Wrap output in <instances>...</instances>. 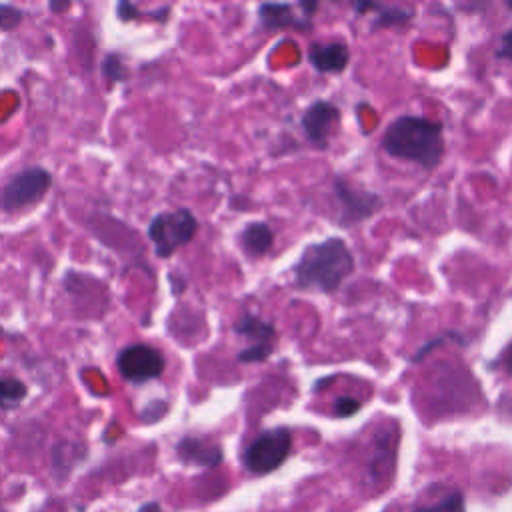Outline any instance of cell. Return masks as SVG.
Returning <instances> with one entry per match:
<instances>
[{"mask_svg": "<svg viewBox=\"0 0 512 512\" xmlns=\"http://www.w3.org/2000/svg\"><path fill=\"white\" fill-rule=\"evenodd\" d=\"M26 398V386L16 378H0V408H16Z\"/></svg>", "mask_w": 512, "mask_h": 512, "instance_id": "cell-14", "label": "cell"}, {"mask_svg": "<svg viewBox=\"0 0 512 512\" xmlns=\"http://www.w3.org/2000/svg\"><path fill=\"white\" fill-rule=\"evenodd\" d=\"M118 372L130 382H146L164 372V356L146 344H132L118 356Z\"/></svg>", "mask_w": 512, "mask_h": 512, "instance_id": "cell-6", "label": "cell"}, {"mask_svg": "<svg viewBox=\"0 0 512 512\" xmlns=\"http://www.w3.org/2000/svg\"><path fill=\"white\" fill-rule=\"evenodd\" d=\"M308 58L318 72H342L348 64L350 54L344 44L328 42V44H312Z\"/></svg>", "mask_w": 512, "mask_h": 512, "instance_id": "cell-10", "label": "cell"}, {"mask_svg": "<svg viewBox=\"0 0 512 512\" xmlns=\"http://www.w3.org/2000/svg\"><path fill=\"white\" fill-rule=\"evenodd\" d=\"M354 270L350 248L340 238L310 244L294 266V280L302 290L334 292Z\"/></svg>", "mask_w": 512, "mask_h": 512, "instance_id": "cell-2", "label": "cell"}, {"mask_svg": "<svg viewBox=\"0 0 512 512\" xmlns=\"http://www.w3.org/2000/svg\"><path fill=\"white\" fill-rule=\"evenodd\" d=\"M360 408V402L356 398H338L334 404V414L336 416H350Z\"/></svg>", "mask_w": 512, "mask_h": 512, "instance_id": "cell-19", "label": "cell"}, {"mask_svg": "<svg viewBox=\"0 0 512 512\" xmlns=\"http://www.w3.org/2000/svg\"><path fill=\"white\" fill-rule=\"evenodd\" d=\"M258 14L266 28L300 26L298 18H294V14H292V6H288V4H262Z\"/></svg>", "mask_w": 512, "mask_h": 512, "instance_id": "cell-13", "label": "cell"}, {"mask_svg": "<svg viewBox=\"0 0 512 512\" xmlns=\"http://www.w3.org/2000/svg\"><path fill=\"white\" fill-rule=\"evenodd\" d=\"M68 8H70V2H50L52 12H62V10H68Z\"/></svg>", "mask_w": 512, "mask_h": 512, "instance_id": "cell-23", "label": "cell"}, {"mask_svg": "<svg viewBox=\"0 0 512 512\" xmlns=\"http://www.w3.org/2000/svg\"><path fill=\"white\" fill-rule=\"evenodd\" d=\"M52 176L40 166L18 172L2 190L0 204L4 210H18L32 202H38L50 188Z\"/></svg>", "mask_w": 512, "mask_h": 512, "instance_id": "cell-5", "label": "cell"}, {"mask_svg": "<svg viewBox=\"0 0 512 512\" xmlns=\"http://www.w3.org/2000/svg\"><path fill=\"white\" fill-rule=\"evenodd\" d=\"M418 512H462V498H460V494H452V496L444 498L442 502H438L436 506L422 508Z\"/></svg>", "mask_w": 512, "mask_h": 512, "instance_id": "cell-16", "label": "cell"}, {"mask_svg": "<svg viewBox=\"0 0 512 512\" xmlns=\"http://www.w3.org/2000/svg\"><path fill=\"white\" fill-rule=\"evenodd\" d=\"M140 512H158V506H156V504H148V506H144Z\"/></svg>", "mask_w": 512, "mask_h": 512, "instance_id": "cell-24", "label": "cell"}, {"mask_svg": "<svg viewBox=\"0 0 512 512\" xmlns=\"http://www.w3.org/2000/svg\"><path fill=\"white\" fill-rule=\"evenodd\" d=\"M178 452L184 460L200 462V464H216L220 460V450L216 446H208L198 438H184L178 444Z\"/></svg>", "mask_w": 512, "mask_h": 512, "instance_id": "cell-12", "label": "cell"}, {"mask_svg": "<svg viewBox=\"0 0 512 512\" xmlns=\"http://www.w3.org/2000/svg\"><path fill=\"white\" fill-rule=\"evenodd\" d=\"M118 16L122 20H134L138 16V8L132 2H120L118 4Z\"/></svg>", "mask_w": 512, "mask_h": 512, "instance_id": "cell-20", "label": "cell"}, {"mask_svg": "<svg viewBox=\"0 0 512 512\" xmlns=\"http://www.w3.org/2000/svg\"><path fill=\"white\" fill-rule=\"evenodd\" d=\"M234 330L244 336L254 340L252 346L244 348L238 354L240 362H262L264 358L270 356L272 352V344L276 340V330L272 324H268L266 320L254 316V314H244L236 324Z\"/></svg>", "mask_w": 512, "mask_h": 512, "instance_id": "cell-7", "label": "cell"}, {"mask_svg": "<svg viewBox=\"0 0 512 512\" xmlns=\"http://www.w3.org/2000/svg\"><path fill=\"white\" fill-rule=\"evenodd\" d=\"M240 242L250 256H260L270 250L274 242V232L266 222H252L242 230Z\"/></svg>", "mask_w": 512, "mask_h": 512, "instance_id": "cell-11", "label": "cell"}, {"mask_svg": "<svg viewBox=\"0 0 512 512\" xmlns=\"http://www.w3.org/2000/svg\"><path fill=\"white\" fill-rule=\"evenodd\" d=\"M102 72H104V76H106L108 80H114V82L122 80V76H124V68H122L120 58H118L116 54L106 56V60H104V64H102Z\"/></svg>", "mask_w": 512, "mask_h": 512, "instance_id": "cell-17", "label": "cell"}, {"mask_svg": "<svg viewBox=\"0 0 512 512\" xmlns=\"http://www.w3.org/2000/svg\"><path fill=\"white\" fill-rule=\"evenodd\" d=\"M382 146L394 158L410 160L432 170L444 154L442 126L420 116H400L386 128Z\"/></svg>", "mask_w": 512, "mask_h": 512, "instance_id": "cell-1", "label": "cell"}, {"mask_svg": "<svg viewBox=\"0 0 512 512\" xmlns=\"http://www.w3.org/2000/svg\"><path fill=\"white\" fill-rule=\"evenodd\" d=\"M380 16H382V18L378 20V26L402 24V22L410 20V12H408V10H398V8H386Z\"/></svg>", "mask_w": 512, "mask_h": 512, "instance_id": "cell-18", "label": "cell"}, {"mask_svg": "<svg viewBox=\"0 0 512 512\" xmlns=\"http://www.w3.org/2000/svg\"><path fill=\"white\" fill-rule=\"evenodd\" d=\"M504 366H506L508 374H512V344L506 348V354H504Z\"/></svg>", "mask_w": 512, "mask_h": 512, "instance_id": "cell-22", "label": "cell"}, {"mask_svg": "<svg viewBox=\"0 0 512 512\" xmlns=\"http://www.w3.org/2000/svg\"><path fill=\"white\" fill-rule=\"evenodd\" d=\"M22 20V12L16 6L0 4V30H10Z\"/></svg>", "mask_w": 512, "mask_h": 512, "instance_id": "cell-15", "label": "cell"}, {"mask_svg": "<svg viewBox=\"0 0 512 512\" xmlns=\"http://www.w3.org/2000/svg\"><path fill=\"white\" fill-rule=\"evenodd\" d=\"M498 56H504V58L512 60V28L502 36V44H500Z\"/></svg>", "mask_w": 512, "mask_h": 512, "instance_id": "cell-21", "label": "cell"}, {"mask_svg": "<svg viewBox=\"0 0 512 512\" xmlns=\"http://www.w3.org/2000/svg\"><path fill=\"white\" fill-rule=\"evenodd\" d=\"M198 230V222L188 208L160 212L150 220L148 236L154 242L156 256L168 258L176 248L188 244Z\"/></svg>", "mask_w": 512, "mask_h": 512, "instance_id": "cell-3", "label": "cell"}, {"mask_svg": "<svg viewBox=\"0 0 512 512\" xmlns=\"http://www.w3.org/2000/svg\"><path fill=\"white\" fill-rule=\"evenodd\" d=\"M292 448V436L284 428H274L262 432L246 450L244 462L248 470L256 474H266L278 468Z\"/></svg>", "mask_w": 512, "mask_h": 512, "instance_id": "cell-4", "label": "cell"}, {"mask_svg": "<svg viewBox=\"0 0 512 512\" xmlns=\"http://www.w3.org/2000/svg\"><path fill=\"white\" fill-rule=\"evenodd\" d=\"M334 192H336V198H338L340 208H342V222H346V226H350L352 222L368 218L380 206L378 196H374L370 192L354 190L342 180H336Z\"/></svg>", "mask_w": 512, "mask_h": 512, "instance_id": "cell-9", "label": "cell"}, {"mask_svg": "<svg viewBox=\"0 0 512 512\" xmlns=\"http://www.w3.org/2000/svg\"><path fill=\"white\" fill-rule=\"evenodd\" d=\"M338 118H340V114L334 104L318 100L312 106H308V110L304 112L302 128L312 144L326 146L330 134L338 126Z\"/></svg>", "mask_w": 512, "mask_h": 512, "instance_id": "cell-8", "label": "cell"}]
</instances>
